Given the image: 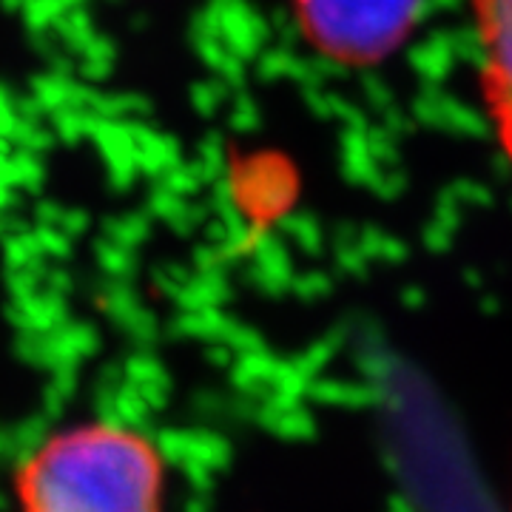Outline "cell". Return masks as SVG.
Listing matches in <instances>:
<instances>
[{
    "mask_svg": "<svg viewBox=\"0 0 512 512\" xmlns=\"http://www.w3.org/2000/svg\"><path fill=\"white\" fill-rule=\"evenodd\" d=\"M15 501L20 512H163L165 458L126 424H72L20 461Z\"/></svg>",
    "mask_w": 512,
    "mask_h": 512,
    "instance_id": "obj_1",
    "label": "cell"
},
{
    "mask_svg": "<svg viewBox=\"0 0 512 512\" xmlns=\"http://www.w3.org/2000/svg\"><path fill=\"white\" fill-rule=\"evenodd\" d=\"M510 512H512V504H510Z\"/></svg>",
    "mask_w": 512,
    "mask_h": 512,
    "instance_id": "obj_4",
    "label": "cell"
},
{
    "mask_svg": "<svg viewBox=\"0 0 512 512\" xmlns=\"http://www.w3.org/2000/svg\"><path fill=\"white\" fill-rule=\"evenodd\" d=\"M476 15L487 63V103L512 157V0H476Z\"/></svg>",
    "mask_w": 512,
    "mask_h": 512,
    "instance_id": "obj_3",
    "label": "cell"
},
{
    "mask_svg": "<svg viewBox=\"0 0 512 512\" xmlns=\"http://www.w3.org/2000/svg\"><path fill=\"white\" fill-rule=\"evenodd\" d=\"M421 0H299L305 32L345 63L387 57L419 18Z\"/></svg>",
    "mask_w": 512,
    "mask_h": 512,
    "instance_id": "obj_2",
    "label": "cell"
}]
</instances>
